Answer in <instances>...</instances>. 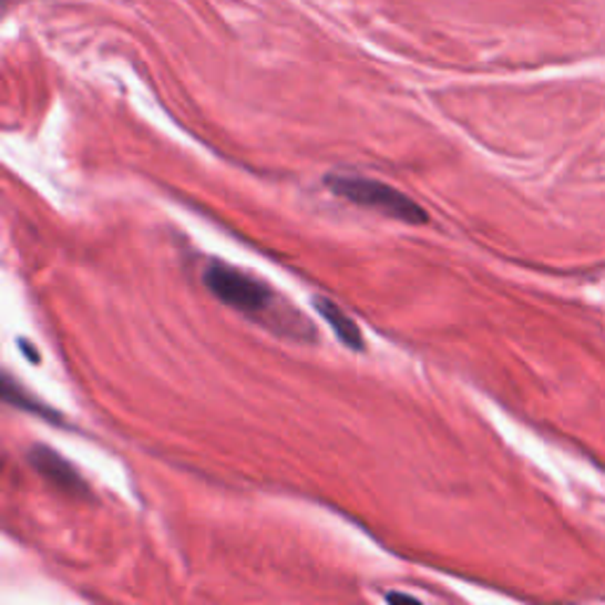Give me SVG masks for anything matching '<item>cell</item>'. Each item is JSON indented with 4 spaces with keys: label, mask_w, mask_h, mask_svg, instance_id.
<instances>
[{
    "label": "cell",
    "mask_w": 605,
    "mask_h": 605,
    "mask_svg": "<svg viewBox=\"0 0 605 605\" xmlns=\"http://www.w3.org/2000/svg\"><path fill=\"white\" fill-rule=\"evenodd\" d=\"M325 183L336 197H341L355 206L383 213V216L407 225L429 223V213L409 197V194L383 181H373V177L362 175H329Z\"/></svg>",
    "instance_id": "obj_2"
},
{
    "label": "cell",
    "mask_w": 605,
    "mask_h": 605,
    "mask_svg": "<svg viewBox=\"0 0 605 605\" xmlns=\"http://www.w3.org/2000/svg\"><path fill=\"white\" fill-rule=\"evenodd\" d=\"M388 601H417L414 596H404V594H390Z\"/></svg>",
    "instance_id": "obj_5"
},
{
    "label": "cell",
    "mask_w": 605,
    "mask_h": 605,
    "mask_svg": "<svg viewBox=\"0 0 605 605\" xmlns=\"http://www.w3.org/2000/svg\"><path fill=\"white\" fill-rule=\"evenodd\" d=\"M315 308L317 312L322 315L325 322L329 325V329L336 334L338 341H341L346 348L350 350H365V336L360 331V327L352 322V317L336 306L334 300L329 298H315Z\"/></svg>",
    "instance_id": "obj_4"
},
{
    "label": "cell",
    "mask_w": 605,
    "mask_h": 605,
    "mask_svg": "<svg viewBox=\"0 0 605 605\" xmlns=\"http://www.w3.org/2000/svg\"><path fill=\"white\" fill-rule=\"evenodd\" d=\"M204 284L213 296L225 302V306L235 308L242 315L254 317L256 322L268 325L277 334H287L296 338L315 336L312 327L306 322V317H300L294 308H289L287 300H281L268 284L235 268V265L213 260L204 270Z\"/></svg>",
    "instance_id": "obj_1"
},
{
    "label": "cell",
    "mask_w": 605,
    "mask_h": 605,
    "mask_svg": "<svg viewBox=\"0 0 605 605\" xmlns=\"http://www.w3.org/2000/svg\"><path fill=\"white\" fill-rule=\"evenodd\" d=\"M29 461H31V466L39 471L45 480H50V483L55 488H60L64 492H74V494L85 492V485H83V480L79 478V473L71 469L69 461H64L58 452H52L50 448H43V444H39V448H31Z\"/></svg>",
    "instance_id": "obj_3"
}]
</instances>
